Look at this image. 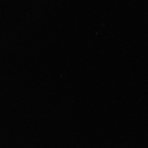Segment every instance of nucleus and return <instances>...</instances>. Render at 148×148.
Returning a JSON list of instances; mask_svg holds the SVG:
<instances>
[]
</instances>
